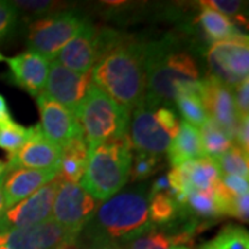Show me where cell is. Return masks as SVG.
I'll return each mask as SVG.
<instances>
[{
	"instance_id": "6da1fadb",
	"label": "cell",
	"mask_w": 249,
	"mask_h": 249,
	"mask_svg": "<svg viewBox=\"0 0 249 249\" xmlns=\"http://www.w3.org/2000/svg\"><path fill=\"white\" fill-rule=\"evenodd\" d=\"M144 67L145 106L168 107L183 91L199 94V68L194 57L178 46L176 37L165 36L144 43Z\"/></svg>"
},
{
	"instance_id": "7a4b0ae2",
	"label": "cell",
	"mask_w": 249,
	"mask_h": 249,
	"mask_svg": "<svg viewBox=\"0 0 249 249\" xmlns=\"http://www.w3.org/2000/svg\"><path fill=\"white\" fill-rule=\"evenodd\" d=\"M154 229L148 213L145 186L116 194L96 209L79 235L94 245H118L130 242Z\"/></svg>"
},
{
	"instance_id": "3957f363",
	"label": "cell",
	"mask_w": 249,
	"mask_h": 249,
	"mask_svg": "<svg viewBox=\"0 0 249 249\" xmlns=\"http://www.w3.org/2000/svg\"><path fill=\"white\" fill-rule=\"evenodd\" d=\"M91 82L130 112L145 97L144 43L121 39L91 70Z\"/></svg>"
},
{
	"instance_id": "277c9868",
	"label": "cell",
	"mask_w": 249,
	"mask_h": 249,
	"mask_svg": "<svg viewBox=\"0 0 249 249\" xmlns=\"http://www.w3.org/2000/svg\"><path fill=\"white\" fill-rule=\"evenodd\" d=\"M132 148L129 136L97 145L89 152L80 186L97 201H107L116 196L130 175Z\"/></svg>"
},
{
	"instance_id": "5b68a950",
	"label": "cell",
	"mask_w": 249,
	"mask_h": 249,
	"mask_svg": "<svg viewBox=\"0 0 249 249\" xmlns=\"http://www.w3.org/2000/svg\"><path fill=\"white\" fill-rule=\"evenodd\" d=\"M89 152L103 142L127 136L130 111L93 83L75 112Z\"/></svg>"
},
{
	"instance_id": "8992f818",
	"label": "cell",
	"mask_w": 249,
	"mask_h": 249,
	"mask_svg": "<svg viewBox=\"0 0 249 249\" xmlns=\"http://www.w3.org/2000/svg\"><path fill=\"white\" fill-rule=\"evenodd\" d=\"M88 21L76 11L54 13L47 17L37 18L29 27L27 45L31 52L55 60L64 46L85 27Z\"/></svg>"
},
{
	"instance_id": "52a82bcc",
	"label": "cell",
	"mask_w": 249,
	"mask_h": 249,
	"mask_svg": "<svg viewBox=\"0 0 249 249\" xmlns=\"http://www.w3.org/2000/svg\"><path fill=\"white\" fill-rule=\"evenodd\" d=\"M206 60L209 75L223 82L229 88H237L249 75L248 36L232 40L214 42L209 47Z\"/></svg>"
},
{
	"instance_id": "ba28073f",
	"label": "cell",
	"mask_w": 249,
	"mask_h": 249,
	"mask_svg": "<svg viewBox=\"0 0 249 249\" xmlns=\"http://www.w3.org/2000/svg\"><path fill=\"white\" fill-rule=\"evenodd\" d=\"M97 209L96 199L78 184L60 181L53 202L54 220L68 231L79 235Z\"/></svg>"
},
{
	"instance_id": "9c48e42d",
	"label": "cell",
	"mask_w": 249,
	"mask_h": 249,
	"mask_svg": "<svg viewBox=\"0 0 249 249\" xmlns=\"http://www.w3.org/2000/svg\"><path fill=\"white\" fill-rule=\"evenodd\" d=\"M60 181L61 178L57 175V178L39 188L32 196L6 209L0 217V232L24 229L49 220Z\"/></svg>"
},
{
	"instance_id": "30bf717a",
	"label": "cell",
	"mask_w": 249,
	"mask_h": 249,
	"mask_svg": "<svg viewBox=\"0 0 249 249\" xmlns=\"http://www.w3.org/2000/svg\"><path fill=\"white\" fill-rule=\"evenodd\" d=\"M78 240L54 219L24 229L0 232V248L6 249H57L62 244Z\"/></svg>"
},
{
	"instance_id": "8fae6325",
	"label": "cell",
	"mask_w": 249,
	"mask_h": 249,
	"mask_svg": "<svg viewBox=\"0 0 249 249\" xmlns=\"http://www.w3.org/2000/svg\"><path fill=\"white\" fill-rule=\"evenodd\" d=\"M91 85V72L78 73L54 60L50 62L49 75L42 94L60 106L76 112Z\"/></svg>"
},
{
	"instance_id": "7c38bea8",
	"label": "cell",
	"mask_w": 249,
	"mask_h": 249,
	"mask_svg": "<svg viewBox=\"0 0 249 249\" xmlns=\"http://www.w3.org/2000/svg\"><path fill=\"white\" fill-rule=\"evenodd\" d=\"M199 97L202 100L208 116L213 119L235 142L240 118L237 114L231 88L212 75H206L204 79H201Z\"/></svg>"
},
{
	"instance_id": "4fadbf2b",
	"label": "cell",
	"mask_w": 249,
	"mask_h": 249,
	"mask_svg": "<svg viewBox=\"0 0 249 249\" xmlns=\"http://www.w3.org/2000/svg\"><path fill=\"white\" fill-rule=\"evenodd\" d=\"M61 148L45 137L40 126L35 124L28 129L27 142L17 152L9 155L7 170L58 169Z\"/></svg>"
},
{
	"instance_id": "5bb4252c",
	"label": "cell",
	"mask_w": 249,
	"mask_h": 249,
	"mask_svg": "<svg viewBox=\"0 0 249 249\" xmlns=\"http://www.w3.org/2000/svg\"><path fill=\"white\" fill-rule=\"evenodd\" d=\"M130 144L137 152L162 155L168 152L173 136L158 122L154 108L142 103L133 111V118L129 124Z\"/></svg>"
},
{
	"instance_id": "9a60e30c",
	"label": "cell",
	"mask_w": 249,
	"mask_h": 249,
	"mask_svg": "<svg viewBox=\"0 0 249 249\" xmlns=\"http://www.w3.org/2000/svg\"><path fill=\"white\" fill-rule=\"evenodd\" d=\"M36 103L40 115L39 126L46 139L54 145L62 148L70 140L82 136L76 116L70 109L49 100L43 94L36 97Z\"/></svg>"
},
{
	"instance_id": "2e32d148",
	"label": "cell",
	"mask_w": 249,
	"mask_h": 249,
	"mask_svg": "<svg viewBox=\"0 0 249 249\" xmlns=\"http://www.w3.org/2000/svg\"><path fill=\"white\" fill-rule=\"evenodd\" d=\"M101 57L98 29L89 22L60 50L55 61L62 67L78 73L91 72L93 67Z\"/></svg>"
},
{
	"instance_id": "e0dca14e",
	"label": "cell",
	"mask_w": 249,
	"mask_h": 249,
	"mask_svg": "<svg viewBox=\"0 0 249 249\" xmlns=\"http://www.w3.org/2000/svg\"><path fill=\"white\" fill-rule=\"evenodd\" d=\"M10 68V83L25 90L32 97H37L45 89L50 61L34 53H25L14 55L6 60Z\"/></svg>"
},
{
	"instance_id": "ac0fdd59",
	"label": "cell",
	"mask_w": 249,
	"mask_h": 249,
	"mask_svg": "<svg viewBox=\"0 0 249 249\" xmlns=\"http://www.w3.org/2000/svg\"><path fill=\"white\" fill-rule=\"evenodd\" d=\"M57 175L58 169L6 170L3 176V196L6 209H10L22 199L32 196L39 188L57 178Z\"/></svg>"
},
{
	"instance_id": "d6986e66",
	"label": "cell",
	"mask_w": 249,
	"mask_h": 249,
	"mask_svg": "<svg viewBox=\"0 0 249 249\" xmlns=\"http://www.w3.org/2000/svg\"><path fill=\"white\" fill-rule=\"evenodd\" d=\"M176 169L181 181V208H184L186 198L190 193L212 191L222 178V173L216 160L209 157L186 162Z\"/></svg>"
},
{
	"instance_id": "ffe728a7",
	"label": "cell",
	"mask_w": 249,
	"mask_h": 249,
	"mask_svg": "<svg viewBox=\"0 0 249 249\" xmlns=\"http://www.w3.org/2000/svg\"><path fill=\"white\" fill-rule=\"evenodd\" d=\"M204 157V148L201 144L198 127L186 121H181L178 134L168 150V160L172 168H178L186 162L199 160Z\"/></svg>"
},
{
	"instance_id": "44dd1931",
	"label": "cell",
	"mask_w": 249,
	"mask_h": 249,
	"mask_svg": "<svg viewBox=\"0 0 249 249\" xmlns=\"http://www.w3.org/2000/svg\"><path fill=\"white\" fill-rule=\"evenodd\" d=\"M89 148L83 136L75 137L61 148L58 178L64 181L78 183L88 166Z\"/></svg>"
},
{
	"instance_id": "7402d4cb",
	"label": "cell",
	"mask_w": 249,
	"mask_h": 249,
	"mask_svg": "<svg viewBox=\"0 0 249 249\" xmlns=\"http://www.w3.org/2000/svg\"><path fill=\"white\" fill-rule=\"evenodd\" d=\"M198 21L208 37H211V40L214 42L241 39L247 36L244 35V32H241L240 28L235 27V24H232L230 18L206 6H202V10L198 16Z\"/></svg>"
},
{
	"instance_id": "603a6c76",
	"label": "cell",
	"mask_w": 249,
	"mask_h": 249,
	"mask_svg": "<svg viewBox=\"0 0 249 249\" xmlns=\"http://www.w3.org/2000/svg\"><path fill=\"white\" fill-rule=\"evenodd\" d=\"M148 213L150 220L155 226H166L184 216L181 206L175 196L168 193H158L148 196Z\"/></svg>"
},
{
	"instance_id": "cb8c5ba5",
	"label": "cell",
	"mask_w": 249,
	"mask_h": 249,
	"mask_svg": "<svg viewBox=\"0 0 249 249\" xmlns=\"http://www.w3.org/2000/svg\"><path fill=\"white\" fill-rule=\"evenodd\" d=\"M198 130L205 157L217 158L234 144L231 137L211 118H208V121Z\"/></svg>"
},
{
	"instance_id": "d4e9b609",
	"label": "cell",
	"mask_w": 249,
	"mask_h": 249,
	"mask_svg": "<svg viewBox=\"0 0 249 249\" xmlns=\"http://www.w3.org/2000/svg\"><path fill=\"white\" fill-rule=\"evenodd\" d=\"M180 245L181 242L176 232L170 234L157 230V227H154L150 231L144 232L142 235L134 238L130 242L121 245V249H173Z\"/></svg>"
},
{
	"instance_id": "484cf974",
	"label": "cell",
	"mask_w": 249,
	"mask_h": 249,
	"mask_svg": "<svg viewBox=\"0 0 249 249\" xmlns=\"http://www.w3.org/2000/svg\"><path fill=\"white\" fill-rule=\"evenodd\" d=\"M201 249H249V234L244 227L229 224Z\"/></svg>"
},
{
	"instance_id": "4316f807",
	"label": "cell",
	"mask_w": 249,
	"mask_h": 249,
	"mask_svg": "<svg viewBox=\"0 0 249 249\" xmlns=\"http://www.w3.org/2000/svg\"><path fill=\"white\" fill-rule=\"evenodd\" d=\"M175 103L181 116L184 118V121L196 127H201L209 118L202 104V100L196 91L180 93L178 97L175 98Z\"/></svg>"
},
{
	"instance_id": "83f0119b",
	"label": "cell",
	"mask_w": 249,
	"mask_h": 249,
	"mask_svg": "<svg viewBox=\"0 0 249 249\" xmlns=\"http://www.w3.org/2000/svg\"><path fill=\"white\" fill-rule=\"evenodd\" d=\"M213 160H216L222 176L232 175L248 178V152L244 151L235 142L224 154Z\"/></svg>"
},
{
	"instance_id": "f1b7e54d",
	"label": "cell",
	"mask_w": 249,
	"mask_h": 249,
	"mask_svg": "<svg viewBox=\"0 0 249 249\" xmlns=\"http://www.w3.org/2000/svg\"><path fill=\"white\" fill-rule=\"evenodd\" d=\"M184 214H196L199 217H216L219 216L217 205L212 191H193L186 198L183 208Z\"/></svg>"
},
{
	"instance_id": "f546056e",
	"label": "cell",
	"mask_w": 249,
	"mask_h": 249,
	"mask_svg": "<svg viewBox=\"0 0 249 249\" xmlns=\"http://www.w3.org/2000/svg\"><path fill=\"white\" fill-rule=\"evenodd\" d=\"M160 155H152L147 152H137L132 160L129 178L132 181H144L145 178L157 173L160 168Z\"/></svg>"
},
{
	"instance_id": "4dcf8cb0",
	"label": "cell",
	"mask_w": 249,
	"mask_h": 249,
	"mask_svg": "<svg viewBox=\"0 0 249 249\" xmlns=\"http://www.w3.org/2000/svg\"><path fill=\"white\" fill-rule=\"evenodd\" d=\"M28 129L22 124L13 122L0 129V148L9 152V155L17 152L27 142Z\"/></svg>"
},
{
	"instance_id": "1f68e13d",
	"label": "cell",
	"mask_w": 249,
	"mask_h": 249,
	"mask_svg": "<svg viewBox=\"0 0 249 249\" xmlns=\"http://www.w3.org/2000/svg\"><path fill=\"white\" fill-rule=\"evenodd\" d=\"M202 6H206L209 9L214 10L217 13H220L226 17H234L237 22H240L241 25H244L245 18L241 16V10L244 9V3L242 1H224V0H212V1H201Z\"/></svg>"
},
{
	"instance_id": "d6a6232c",
	"label": "cell",
	"mask_w": 249,
	"mask_h": 249,
	"mask_svg": "<svg viewBox=\"0 0 249 249\" xmlns=\"http://www.w3.org/2000/svg\"><path fill=\"white\" fill-rule=\"evenodd\" d=\"M18 21V10L13 1L0 0V39L6 37L16 28Z\"/></svg>"
},
{
	"instance_id": "836d02e7",
	"label": "cell",
	"mask_w": 249,
	"mask_h": 249,
	"mask_svg": "<svg viewBox=\"0 0 249 249\" xmlns=\"http://www.w3.org/2000/svg\"><path fill=\"white\" fill-rule=\"evenodd\" d=\"M13 4L18 9L27 11L29 16L34 17H47L54 14L57 10V4L54 1H13Z\"/></svg>"
},
{
	"instance_id": "e575fe53",
	"label": "cell",
	"mask_w": 249,
	"mask_h": 249,
	"mask_svg": "<svg viewBox=\"0 0 249 249\" xmlns=\"http://www.w3.org/2000/svg\"><path fill=\"white\" fill-rule=\"evenodd\" d=\"M234 103H235V108H237V114H238V118L248 116V111H249V82H248V79L242 80L240 85L235 88Z\"/></svg>"
},
{
	"instance_id": "d590c367",
	"label": "cell",
	"mask_w": 249,
	"mask_h": 249,
	"mask_svg": "<svg viewBox=\"0 0 249 249\" xmlns=\"http://www.w3.org/2000/svg\"><path fill=\"white\" fill-rule=\"evenodd\" d=\"M220 183L234 196L248 194V178H241V176H232V175H224L220 178Z\"/></svg>"
},
{
	"instance_id": "8d00e7d4",
	"label": "cell",
	"mask_w": 249,
	"mask_h": 249,
	"mask_svg": "<svg viewBox=\"0 0 249 249\" xmlns=\"http://www.w3.org/2000/svg\"><path fill=\"white\" fill-rule=\"evenodd\" d=\"M248 194L244 196H234L231 204V209H230V216L238 219L242 223H248Z\"/></svg>"
},
{
	"instance_id": "74e56055",
	"label": "cell",
	"mask_w": 249,
	"mask_h": 249,
	"mask_svg": "<svg viewBox=\"0 0 249 249\" xmlns=\"http://www.w3.org/2000/svg\"><path fill=\"white\" fill-rule=\"evenodd\" d=\"M249 116L240 118L238 127H237V133H235V144L241 147L245 152H249Z\"/></svg>"
},
{
	"instance_id": "f35d334b",
	"label": "cell",
	"mask_w": 249,
	"mask_h": 249,
	"mask_svg": "<svg viewBox=\"0 0 249 249\" xmlns=\"http://www.w3.org/2000/svg\"><path fill=\"white\" fill-rule=\"evenodd\" d=\"M13 122H14V119L11 116L9 106H7V101H6V98L0 94V129L9 126Z\"/></svg>"
},
{
	"instance_id": "ab89813d",
	"label": "cell",
	"mask_w": 249,
	"mask_h": 249,
	"mask_svg": "<svg viewBox=\"0 0 249 249\" xmlns=\"http://www.w3.org/2000/svg\"><path fill=\"white\" fill-rule=\"evenodd\" d=\"M4 176V175H3ZM6 212V206H4V196H3V178H0V217Z\"/></svg>"
},
{
	"instance_id": "60d3db41",
	"label": "cell",
	"mask_w": 249,
	"mask_h": 249,
	"mask_svg": "<svg viewBox=\"0 0 249 249\" xmlns=\"http://www.w3.org/2000/svg\"><path fill=\"white\" fill-rule=\"evenodd\" d=\"M57 249H80L79 240H73L70 241V242H65V244H62L61 247H58Z\"/></svg>"
},
{
	"instance_id": "b9f144b4",
	"label": "cell",
	"mask_w": 249,
	"mask_h": 249,
	"mask_svg": "<svg viewBox=\"0 0 249 249\" xmlns=\"http://www.w3.org/2000/svg\"><path fill=\"white\" fill-rule=\"evenodd\" d=\"M88 249H121V247H118V245H94Z\"/></svg>"
},
{
	"instance_id": "7bdbcfd3",
	"label": "cell",
	"mask_w": 249,
	"mask_h": 249,
	"mask_svg": "<svg viewBox=\"0 0 249 249\" xmlns=\"http://www.w3.org/2000/svg\"><path fill=\"white\" fill-rule=\"evenodd\" d=\"M6 170H7V163L3 162V160H0V178H3V175L6 173Z\"/></svg>"
},
{
	"instance_id": "ee69618b",
	"label": "cell",
	"mask_w": 249,
	"mask_h": 249,
	"mask_svg": "<svg viewBox=\"0 0 249 249\" xmlns=\"http://www.w3.org/2000/svg\"><path fill=\"white\" fill-rule=\"evenodd\" d=\"M173 249H190V248H187V247H184V245H180V247H175Z\"/></svg>"
},
{
	"instance_id": "f6af8a7d",
	"label": "cell",
	"mask_w": 249,
	"mask_h": 249,
	"mask_svg": "<svg viewBox=\"0 0 249 249\" xmlns=\"http://www.w3.org/2000/svg\"><path fill=\"white\" fill-rule=\"evenodd\" d=\"M3 60H4V57H3V54L0 53V61H3Z\"/></svg>"
},
{
	"instance_id": "bcb514c9",
	"label": "cell",
	"mask_w": 249,
	"mask_h": 249,
	"mask_svg": "<svg viewBox=\"0 0 249 249\" xmlns=\"http://www.w3.org/2000/svg\"><path fill=\"white\" fill-rule=\"evenodd\" d=\"M0 249H6V248H0Z\"/></svg>"
}]
</instances>
